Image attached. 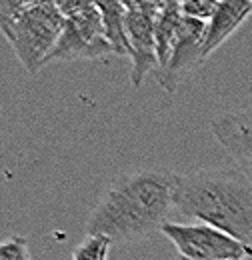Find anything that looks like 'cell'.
<instances>
[{
    "instance_id": "1",
    "label": "cell",
    "mask_w": 252,
    "mask_h": 260,
    "mask_svg": "<svg viewBox=\"0 0 252 260\" xmlns=\"http://www.w3.org/2000/svg\"><path fill=\"white\" fill-rule=\"evenodd\" d=\"M178 182L180 174L158 166L116 174L86 220V236L128 244L162 232L178 212Z\"/></svg>"
},
{
    "instance_id": "2",
    "label": "cell",
    "mask_w": 252,
    "mask_h": 260,
    "mask_svg": "<svg viewBox=\"0 0 252 260\" xmlns=\"http://www.w3.org/2000/svg\"><path fill=\"white\" fill-rule=\"evenodd\" d=\"M176 210L236 238L252 250V180L238 166H212L180 174Z\"/></svg>"
},
{
    "instance_id": "3",
    "label": "cell",
    "mask_w": 252,
    "mask_h": 260,
    "mask_svg": "<svg viewBox=\"0 0 252 260\" xmlns=\"http://www.w3.org/2000/svg\"><path fill=\"white\" fill-rule=\"evenodd\" d=\"M62 28L64 16L58 2L0 0V32L30 74L46 66Z\"/></svg>"
},
{
    "instance_id": "4",
    "label": "cell",
    "mask_w": 252,
    "mask_h": 260,
    "mask_svg": "<svg viewBox=\"0 0 252 260\" xmlns=\"http://www.w3.org/2000/svg\"><path fill=\"white\" fill-rule=\"evenodd\" d=\"M58 8L64 16V28L46 64L72 60H106L108 56H114L96 2L66 0L58 2Z\"/></svg>"
},
{
    "instance_id": "5",
    "label": "cell",
    "mask_w": 252,
    "mask_h": 260,
    "mask_svg": "<svg viewBox=\"0 0 252 260\" xmlns=\"http://www.w3.org/2000/svg\"><path fill=\"white\" fill-rule=\"evenodd\" d=\"M162 234L188 260H246L252 250L218 228L204 222H170Z\"/></svg>"
},
{
    "instance_id": "6",
    "label": "cell",
    "mask_w": 252,
    "mask_h": 260,
    "mask_svg": "<svg viewBox=\"0 0 252 260\" xmlns=\"http://www.w3.org/2000/svg\"><path fill=\"white\" fill-rule=\"evenodd\" d=\"M126 6V36L130 48V80L138 88L142 86L148 72L158 70L156 56V16L162 2L134 0L124 2Z\"/></svg>"
},
{
    "instance_id": "7",
    "label": "cell",
    "mask_w": 252,
    "mask_h": 260,
    "mask_svg": "<svg viewBox=\"0 0 252 260\" xmlns=\"http://www.w3.org/2000/svg\"><path fill=\"white\" fill-rule=\"evenodd\" d=\"M204 34H206V22L188 18V16L182 18L172 56H170L168 64L156 72L158 84L166 92H174L178 88V84L182 82V78L188 76L198 64H202Z\"/></svg>"
},
{
    "instance_id": "8",
    "label": "cell",
    "mask_w": 252,
    "mask_h": 260,
    "mask_svg": "<svg viewBox=\"0 0 252 260\" xmlns=\"http://www.w3.org/2000/svg\"><path fill=\"white\" fill-rule=\"evenodd\" d=\"M210 132L252 180V106L222 112L210 120Z\"/></svg>"
},
{
    "instance_id": "9",
    "label": "cell",
    "mask_w": 252,
    "mask_h": 260,
    "mask_svg": "<svg viewBox=\"0 0 252 260\" xmlns=\"http://www.w3.org/2000/svg\"><path fill=\"white\" fill-rule=\"evenodd\" d=\"M248 16H252L250 0H220L214 16L206 24V34L202 42V62L210 58Z\"/></svg>"
},
{
    "instance_id": "10",
    "label": "cell",
    "mask_w": 252,
    "mask_h": 260,
    "mask_svg": "<svg viewBox=\"0 0 252 260\" xmlns=\"http://www.w3.org/2000/svg\"><path fill=\"white\" fill-rule=\"evenodd\" d=\"M182 10L180 2H162V8L156 16V56H158V70H162L168 64L174 44L178 40L180 24H182ZM156 70V72H158Z\"/></svg>"
},
{
    "instance_id": "11",
    "label": "cell",
    "mask_w": 252,
    "mask_h": 260,
    "mask_svg": "<svg viewBox=\"0 0 252 260\" xmlns=\"http://www.w3.org/2000/svg\"><path fill=\"white\" fill-rule=\"evenodd\" d=\"M102 14V24L106 38L112 46L114 56H128V36H126V6L124 2H96Z\"/></svg>"
},
{
    "instance_id": "12",
    "label": "cell",
    "mask_w": 252,
    "mask_h": 260,
    "mask_svg": "<svg viewBox=\"0 0 252 260\" xmlns=\"http://www.w3.org/2000/svg\"><path fill=\"white\" fill-rule=\"evenodd\" d=\"M112 242L104 236H84V240L74 248L72 260H108Z\"/></svg>"
},
{
    "instance_id": "13",
    "label": "cell",
    "mask_w": 252,
    "mask_h": 260,
    "mask_svg": "<svg viewBox=\"0 0 252 260\" xmlns=\"http://www.w3.org/2000/svg\"><path fill=\"white\" fill-rule=\"evenodd\" d=\"M216 8H218V2L216 0H186V2H180V10H182L184 16L202 20L206 24L214 16Z\"/></svg>"
},
{
    "instance_id": "14",
    "label": "cell",
    "mask_w": 252,
    "mask_h": 260,
    "mask_svg": "<svg viewBox=\"0 0 252 260\" xmlns=\"http://www.w3.org/2000/svg\"><path fill=\"white\" fill-rule=\"evenodd\" d=\"M0 260H30L26 238L10 236L6 240H0Z\"/></svg>"
},
{
    "instance_id": "15",
    "label": "cell",
    "mask_w": 252,
    "mask_h": 260,
    "mask_svg": "<svg viewBox=\"0 0 252 260\" xmlns=\"http://www.w3.org/2000/svg\"><path fill=\"white\" fill-rule=\"evenodd\" d=\"M176 260H188V258H182V256H178V258H176Z\"/></svg>"
},
{
    "instance_id": "16",
    "label": "cell",
    "mask_w": 252,
    "mask_h": 260,
    "mask_svg": "<svg viewBox=\"0 0 252 260\" xmlns=\"http://www.w3.org/2000/svg\"><path fill=\"white\" fill-rule=\"evenodd\" d=\"M246 260H252V258H246Z\"/></svg>"
}]
</instances>
